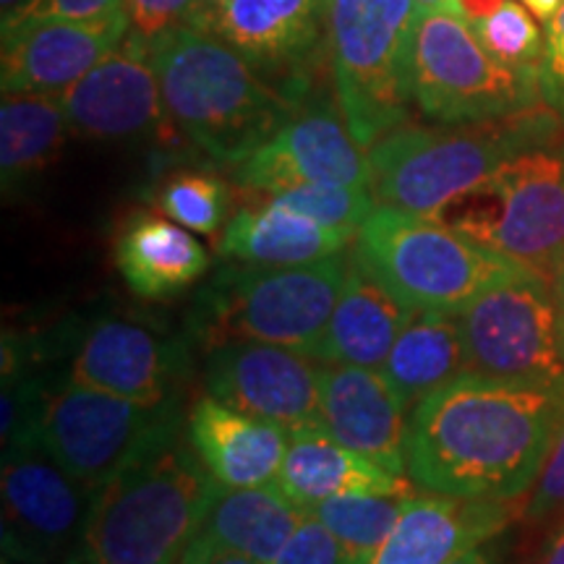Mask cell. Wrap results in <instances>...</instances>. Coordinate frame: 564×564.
I'll list each match as a JSON object with an SVG mask.
<instances>
[{
  "instance_id": "cell-29",
  "label": "cell",
  "mask_w": 564,
  "mask_h": 564,
  "mask_svg": "<svg viewBox=\"0 0 564 564\" xmlns=\"http://www.w3.org/2000/svg\"><path fill=\"white\" fill-rule=\"evenodd\" d=\"M411 494H343L316 505L308 514L322 520L356 564H369L398 525Z\"/></svg>"
},
{
  "instance_id": "cell-39",
  "label": "cell",
  "mask_w": 564,
  "mask_h": 564,
  "mask_svg": "<svg viewBox=\"0 0 564 564\" xmlns=\"http://www.w3.org/2000/svg\"><path fill=\"white\" fill-rule=\"evenodd\" d=\"M528 564H564V518L554 520Z\"/></svg>"
},
{
  "instance_id": "cell-28",
  "label": "cell",
  "mask_w": 564,
  "mask_h": 564,
  "mask_svg": "<svg viewBox=\"0 0 564 564\" xmlns=\"http://www.w3.org/2000/svg\"><path fill=\"white\" fill-rule=\"evenodd\" d=\"M465 371V350L457 314L415 312L387 356L382 373L413 411L426 394Z\"/></svg>"
},
{
  "instance_id": "cell-48",
  "label": "cell",
  "mask_w": 564,
  "mask_h": 564,
  "mask_svg": "<svg viewBox=\"0 0 564 564\" xmlns=\"http://www.w3.org/2000/svg\"><path fill=\"white\" fill-rule=\"evenodd\" d=\"M0 564H26V562H19V560H13V556L3 554V560H0Z\"/></svg>"
},
{
  "instance_id": "cell-9",
  "label": "cell",
  "mask_w": 564,
  "mask_h": 564,
  "mask_svg": "<svg viewBox=\"0 0 564 564\" xmlns=\"http://www.w3.org/2000/svg\"><path fill=\"white\" fill-rule=\"evenodd\" d=\"M411 84L415 108L447 126L489 123L544 105L539 74L494 58L455 6L419 13Z\"/></svg>"
},
{
  "instance_id": "cell-18",
  "label": "cell",
  "mask_w": 564,
  "mask_h": 564,
  "mask_svg": "<svg viewBox=\"0 0 564 564\" xmlns=\"http://www.w3.org/2000/svg\"><path fill=\"white\" fill-rule=\"evenodd\" d=\"M129 37L126 11L95 21L42 19L3 30V95H63Z\"/></svg>"
},
{
  "instance_id": "cell-35",
  "label": "cell",
  "mask_w": 564,
  "mask_h": 564,
  "mask_svg": "<svg viewBox=\"0 0 564 564\" xmlns=\"http://www.w3.org/2000/svg\"><path fill=\"white\" fill-rule=\"evenodd\" d=\"M129 34L147 45L194 21L196 0H126Z\"/></svg>"
},
{
  "instance_id": "cell-43",
  "label": "cell",
  "mask_w": 564,
  "mask_h": 564,
  "mask_svg": "<svg viewBox=\"0 0 564 564\" xmlns=\"http://www.w3.org/2000/svg\"><path fill=\"white\" fill-rule=\"evenodd\" d=\"M554 293H556V306H560V319H562V335H564V267L560 278L554 280Z\"/></svg>"
},
{
  "instance_id": "cell-24",
  "label": "cell",
  "mask_w": 564,
  "mask_h": 564,
  "mask_svg": "<svg viewBox=\"0 0 564 564\" xmlns=\"http://www.w3.org/2000/svg\"><path fill=\"white\" fill-rule=\"evenodd\" d=\"M415 316L398 295H392L379 280L350 257L348 278L337 299L312 358L322 364H348L382 369L398 337Z\"/></svg>"
},
{
  "instance_id": "cell-10",
  "label": "cell",
  "mask_w": 564,
  "mask_h": 564,
  "mask_svg": "<svg viewBox=\"0 0 564 564\" xmlns=\"http://www.w3.org/2000/svg\"><path fill=\"white\" fill-rule=\"evenodd\" d=\"M183 394L162 403H139L68 382L63 373L47 392L34 442L61 468L97 489L165 429L186 421Z\"/></svg>"
},
{
  "instance_id": "cell-38",
  "label": "cell",
  "mask_w": 564,
  "mask_h": 564,
  "mask_svg": "<svg viewBox=\"0 0 564 564\" xmlns=\"http://www.w3.org/2000/svg\"><path fill=\"white\" fill-rule=\"evenodd\" d=\"M507 531L494 535V539L484 541V544H478L474 549H468V552H463L460 556H455L453 562L447 564H510V552H507Z\"/></svg>"
},
{
  "instance_id": "cell-34",
  "label": "cell",
  "mask_w": 564,
  "mask_h": 564,
  "mask_svg": "<svg viewBox=\"0 0 564 564\" xmlns=\"http://www.w3.org/2000/svg\"><path fill=\"white\" fill-rule=\"evenodd\" d=\"M272 564H356L348 549L314 514H306Z\"/></svg>"
},
{
  "instance_id": "cell-40",
  "label": "cell",
  "mask_w": 564,
  "mask_h": 564,
  "mask_svg": "<svg viewBox=\"0 0 564 564\" xmlns=\"http://www.w3.org/2000/svg\"><path fill=\"white\" fill-rule=\"evenodd\" d=\"M455 3H457V9H460L463 17L474 24V21L484 19L486 13H491L494 9H497V6H502L505 0H455Z\"/></svg>"
},
{
  "instance_id": "cell-2",
  "label": "cell",
  "mask_w": 564,
  "mask_h": 564,
  "mask_svg": "<svg viewBox=\"0 0 564 564\" xmlns=\"http://www.w3.org/2000/svg\"><path fill=\"white\" fill-rule=\"evenodd\" d=\"M217 489L186 421L175 423L97 486L79 554L97 564H181Z\"/></svg>"
},
{
  "instance_id": "cell-1",
  "label": "cell",
  "mask_w": 564,
  "mask_h": 564,
  "mask_svg": "<svg viewBox=\"0 0 564 564\" xmlns=\"http://www.w3.org/2000/svg\"><path fill=\"white\" fill-rule=\"evenodd\" d=\"M562 429L564 382L463 371L411 411L408 478L447 497L514 502L533 489Z\"/></svg>"
},
{
  "instance_id": "cell-47",
  "label": "cell",
  "mask_w": 564,
  "mask_h": 564,
  "mask_svg": "<svg viewBox=\"0 0 564 564\" xmlns=\"http://www.w3.org/2000/svg\"><path fill=\"white\" fill-rule=\"evenodd\" d=\"M212 3H220V0H196V11L204 9V6H212Z\"/></svg>"
},
{
  "instance_id": "cell-7",
  "label": "cell",
  "mask_w": 564,
  "mask_h": 564,
  "mask_svg": "<svg viewBox=\"0 0 564 564\" xmlns=\"http://www.w3.org/2000/svg\"><path fill=\"white\" fill-rule=\"evenodd\" d=\"M415 24L413 0H329L327 53L337 105L364 150L411 118Z\"/></svg>"
},
{
  "instance_id": "cell-8",
  "label": "cell",
  "mask_w": 564,
  "mask_h": 564,
  "mask_svg": "<svg viewBox=\"0 0 564 564\" xmlns=\"http://www.w3.org/2000/svg\"><path fill=\"white\" fill-rule=\"evenodd\" d=\"M436 220L554 282L564 267V131L514 154Z\"/></svg>"
},
{
  "instance_id": "cell-46",
  "label": "cell",
  "mask_w": 564,
  "mask_h": 564,
  "mask_svg": "<svg viewBox=\"0 0 564 564\" xmlns=\"http://www.w3.org/2000/svg\"><path fill=\"white\" fill-rule=\"evenodd\" d=\"M63 564H97V562H91V560H87V556H84V554H79V552H74V554H70V556H68V560H66V562H63Z\"/></svg>"
},
{
  "instance_id": "cell-20",
  "label": "cell",
  "mask_w": 564,
  "mask_h": 564,
  "mask_svg": "<svg viewBox=\"0 0 564 564\" xmlns=\"http://www.w3.org/2000/svg\"><path fill=\"white\" fill-rule=\"evenodd\" d=\"M512 502L411 494L398 525L369 564H447L468 549L510 531Z\"/></svg>"
},
{
  "instance_id": "cell-4",
  "label": "cell",
  "mask_w": 564,
  "mask_h": 564,
  "mask_svg": "<svg viewBox=\"0 0 564 564\" xmlns=\"http://www.w3.org/2000/svg\"><path fill=\"white\" fill-rule=\"evenodd\" d=\"M562 131L546 105L489 123H405L369 147V192L377 204L436 217L514 154Z\"/></svg>"
},
{
  "instance_id": "cell-33",
  "label": "cell",
  "mask_w": 564,
  "mask_h": 564,
  "mask_svg": "<svg viewBox=\"0 0 564 564\" xmlns=\"http://www.w3.org/2000/svg\"><path fill=\"white\" fill-rule=\"evenodd\" d=\"M520 514L533 525L564 518V429L556 436L533 489L520 499Z\"/></svg>"
},
{
  "instance_id": "cell-45",
  "label": "cell",
  "mask_w": 564,
  "mask_h": 564,
  "mask_svg": "<svg viewBox=\"0 0 564 564\" xmlns=\"http://www.w3.org/2000/svg\"><path fill=\"white\" fill-rule=\"evenodd\" d=\"M21 3H26V0H0V6H3V17H6V13L17 11Z\"/></svg>"
},
{
  "instance_id": "cell-32",
  "label": "cell",
  "mask_w": 564,
  "mask_h": 564,
  "mask_svg": "<svg viewBox=\"0 0 564 564\" xmlns=\"http://www.w3.org/2000/svg\"><path fill=\"white\" fill-rule=\"evenodd\" d=\"M267 199L282 204V207L301 212L312 220L327 225L356 238L366 217L377 207L371 192L366 186H340V183H306L285 192L267 196Z\"/></svg>"
},
{
  "instance_id": "cell-21",
  "label": "cell",
  "mask_w": 564,
  "mask_h": 564,
  "mask_svg": "<svg viewBox=\"0 0 564 564\" xmlns=\"http://www.w3.org/2000/svg\"><path fill=\"white\" fill-rule=\"evenodd\" d=\"M186 434L209 476L225 489H253L278 481L291 432L202 392L186 413Z\"/></svg>"
},
{
  "instance_id": "cell-16",
  "label": "cell",
  "mask_w": 564,
  "mask_h": 564,
  "mask_svg": "<svg viewBox=\"0 0 564 564\" xmlns=\"http://www.w3.org/2000/svg\"><path fill=\"white\" fill-rule=\"evenodd\" d=\"M232 181L257 196L306 183L369 188V158H364V147L352 139L343 112L316 102L295 110L274 137L238 162Z\"/></svg>"
},
{
  "instance_id": "cell-15",
  "label": "cell",
  "mask_w": 564,
  "mask_h": 564,
  "mask_svg": "<svg viewBox=\"0 0 564 564\" xmlns=\"http://www.w3.org/2000/svg\"><path fill=\"white\" fill-rule=\"evenodd\" d=\"M327 6L329 0H220L196 11L192 24L220 37L301 105L308 68L327 42Z\"/></svg>"
},
{
  "instance_id": "cell-3",
  "label": "cell",
  "mask_w": 564,
  "mask_h": 564,
  "mask_svg": "<svg viewBox=\"0 0 564 564\" xmlns=\"http://www.w3.org/2000/svg\"><path fill=\"white\" fill-rule=\"evenodd\" d=\"M150 47L171 123L217 165L236 167L301 108L202 26H178Z\"/></svg>"
},
{
  "instance_id": "cell-17",
  "label": "cell",
  "mask_w": 564,
  "mask_h": 564,
  "mask_svg": "<svg viewBox=\"0 0 564 564\" xmlns=\"http://www.w3.org/2000/svg\"><path fill=\"white\" fill-rule=\"evenodd\" d=\"M61 105L68 131L82 139H152L171 123L152 47L131 34L87 76L63 91Z\"/></svg>"
},
{
  "instance_id": "cell-11",
  "label": "cell",
  "mask_w": 564,
  "mask_h": 564,
  "mask_svg": "<svg viewBox=\"0 0 564 564\" xmlns=\"http://www.w3.org/2000/svg\"><path fill=\"white\" fill-rule=\"evenodd\" d=\"M465 371L512 382H564L554 282L535 272L494 285L457 314Z\"/></svg>"
},
{
  "instance_id": "cell-25",
  "label": "cell",
  "mask_w": 564,
  "mask_h": 564,
  "mask_svg": "<svg viewBox=\"0 0 564 564\" xmlns=\"http://www.w3.org/2000/svg\"><path fill=\"white\" fill-rule=\"evenodd\" d=\"M278 489L303 512L343 494H413L405 476H394L369 457L335 442L322 429L291 432Z\"/></svg>"
},
{
  "instance_id": "cell-36",
  "label": "cell",
  "mask_w": 564,
  "mask_h": 564,
  "mask_svg": "<svg viewBox=\"0 0 564 564\" xmlns=\"http://www.w3.org/2000/svg\"><path fill=\"white\" fill-rule=\"evenodd\" d=\"M126 0H26L17 11L6 13L3 30L24 21L66 19V21H95L123 11Z\"/></svg>"
},
{
  "instance_id": "cell-12",
  "label": "cell",
  "mask_w": 564,
  "mask_h": 564,
  "mask_svg": "<svg viewBox=\"0 0 564 564\" xmlns=\"http://www.w3.org/2000/svg\"><path fill=\"white\" fill-rule=\"evenodd\" d=\"M194 343L129 316L68 319L61 373L68 382L121 394L139 403H162L183 394L194 371Z\"/></svg>"
},
{
  "instance_id": "cell-27",
  "label": "cell",
  "mask_w": 564,
  "mask_h": 564,
  "mask_svg": "<svg viewBox=\"0 0 564 564\" xmlns=\"http://www.w3.org/2000/svg\"><path fill=\"white\" fill-rule=\"evenodd\" d=\"M68 121L58 95H3L0 186L6 199L30 194L66 144Z\"/></svg>"
},
{
  "instance_id": "cell-23",
  "label": "cell",
  "mask_w": 564,
  "mask_h": 564,
  "mask_svg": "<svg viewBox=\"0 0 564 564\" xmlns=\"http://www.w3.org/2000/svg\"><path fill=\"white\" fill-rule=\"evenodd\" d=\"M126 288L141 301H171L204 280L212 259L194 230L171 217L133 212L112 246Z\"/></svg>"
},
{
  "instance_id": "cell-6",
  "label": "cell",
  "mask_w": 564,
  "mask_h": 564,
  "mask_svg": "<svg viewBox=\"0 0 564 564\" xmlns=\"http://www.w3.org/2000/svg\"><path fill=\"white\" fill-rule=\"evenodd\" d=\"M350 257L413 312L460 314L494 285L531 272L436 217L377 204Z\"/></svg>"
},
{
  "instance_id": "cell-26",
  "label": "cell",
  "mask_w": 564,
  "mask_h": 564,
  "mask_svg": "<svg viewBox=\"0 0 564 564\" xmlns=\"http://www.w3.org/2000/svg\"><path fill=\"white\" fill-rule=\"evenodd\" d=\"M350 236L267 199L232 212L217 251L223 262L257 267H299L337 257Z\"/></svg>"
},
{
  "instance_id": "cell-13",
  "label": "cell",
  "mask_w": 564,
  "mask_h": 564,
  "mask_svg": "<svg viewBox=\"0 0 564 564\" xmlns=\"http://www.w3.org/2000/svg\"><path fill=\"white\" fill-rule=\"evenodd\" d=\"M95 489L61 468L37 442L3 455V554L26 564L66 562L79 552Z\"/></svg>"
},
{
  "instance_id": "cell-22",
  "label": "cell",
  "mask_w": 564,
  "mask_h": 564,
  "mask_svg": "<svg viewBox=\"0 0 564 564\" xmlns=\"http://www.w3.org/2000/svg\"><path fill=\"white\" fill-rule=\"evenodd\" d=\"M306 514L278 489V484L253 489L220 486L181 564H209L225 554H243L272 564Z\"/></svg>"
},
{
  "instance_id": "cell-31",
  "label": "cell",
  "mask_w": 564,
  "mask_h": 564,
  "mask_svg": "<svg viewBox=\"0 0 564 564\" xmlns=\"http://www.w3.org/2000/svg\"><path fill=\"white\" fill-rule=\"evenodd\" d=\"M474 30L494 58L512 68L539 74L546 34H541L539 21L520 0H505L484 19L474 21Z\"/></svg>"
},
{
  "instance_id": "cell-19",
  "label": "cell",
  "mask_w": 564,
  "mask_h": 564,
  "mask_svg": "<svg viewBox=\"0 0 564 564\" xmlns=\"http://www.w3.org/2000/svg\"><path fill=\"white\" fill-rule=\"evenodd\" d=\"M411 411L382 369L322 364V429L394 476H405Z\"/></svg>"
},
{
  "instance_id": "cell-44",
  "label": "cell",
  "mask_w": 564,
  "mask_h": 564,
  "mask_svg": "<svg viewBox=\"0 0 564 564\" xmlns=\"http://www.w3.org/2000/svg\"><path fill=\"white\" fill-rule=\"evenodd\" d=\"M209 564H262V562L251 560V556H243V554H225V556H217V560Z\"/></svg>"
},
{
  "instance_id": "cell-41",
  "label": "cell",
  "mask_w": 564,
  "mask_h": 564,
  "mask_svg": "<svg viewBox=\"0 0 564 564\" xmlns=\"http://www.w3.org/2000/svg\"><path fill=\"white\" fill-rule=\"evenodd\" d=\"M539 21H552L562 11L564 0H520Z\"/></svg>"
},
{
  "instance_id": "cell-42",
  "label": "cell",
  "mask_w": 564,
  "mask_h": 564,
  "mask_svg": "<svg viewBox=\"0 0 564 564\" xmlns=\"http://www.w3.org/2000/svg\"><path fill=\"white\" fill-rule=\"evenodd\" d=\"M415 3V11L419 13H426V11H436V9H457L455 0H413Z\"/></svg>"
},
{
  "instance_id": "cell-37",
  "label": "cell",
  "mask_w": 564,
  "mask_h": 564,
  "mask_svg": "<svg viewBox=\"0 0 564 564\" xmlns=\"http://www.w3.org/2000/svg\"><path fill=\"white\" fill-rule=\"evenodd\" d=\"M544 58L539 66L541 97L549 110L564 123V6L552 21H546Z\"/></svg>"
},
{
  "instance_id": "cell-5",
  "label": "cell",
  "mask_w": 564,
  "mask_h": 564,
  "mask_svg": "<svg viewBox=\"0 0 564 564\" xmlns=\"http://www.w3.org/2000/svg\"><path fill=\"white\" fill-rule=\"evenodd\" d=\"M350 257L299 267L225 262L194 293L183 333L196 350L223 343H270L312 356L348 278Z\"/></svg>"
},
{
  "instance_id": "cell-14",
  "label": "cell",
  "mask_w": 564,
  "mask_h": 564,
  "mask_svg": "<svg viewBox=\"0 0 564 564\" xmlns=\"http://www.w3.org/2000/svg\"><path fill=\"white\" fill-rule=\"evenodd\" d=\"M204 392L288 432L322 429V361L270 343H223L204 352ZM324 432V429H322Z\"/></svg>"
},
{
  "instance_id": "cell-30",
  "label": "cell",
  "mask_w": 564,
  "mask_h": 564,
  "mask_svg": "<svg viewBox=\"0 0 564 564\" xmlns=\"http://www.w3.org/2000/svg\"><path fill=\"white\" fill-rule=\"evenodd\" d=\"M160 212L183 228L215 236L228 225L232 192L220 175L209 171H175L154 192Z\"/></svg>"
}]
</instances>
